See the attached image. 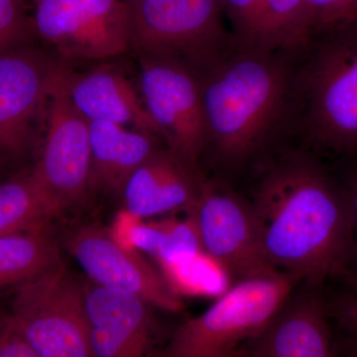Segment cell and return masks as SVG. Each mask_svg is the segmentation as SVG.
Listing matches in <instances>:
<instances>
[{"label": "cell", "mask_w": 357, "mask_h": 357, "mask_svg": "<svg viewBox=\"0 0 357 357\" xmlns=\"http://www.w3.org/2000/svg\"><path fill=\"white\" fill-rule=\"evenodd\" d=\"M263 250L277 271L318 290L349 272L351 220L342 181L309 153L284 155L252 201Z\"/></svg>", "instance_id": "6da1fadb"}, {"label": "cell", "mask_w": 357, "mask_h": 357, "mask_svg": "<svg viewBox=\"0 0 357 357\" xmlns=\"http://www.w3.org/2000/svg\"><path fill=\"white\" fill-rule=\"evenodd\" d=\"M279 55L236 49L201 77L208 146L225 165L255 156L285 112L292 72Z\"/></svg>", "instance_id": "7a4b0ae2"}, {"label": "cell", "mask_w": 357, "mask_h": 357, "mask_svg": "<svg viewBox=\"0 0 357 357\" xmlns=\"http://www.w3.org/2000/svg\"><path fill=\"white\" fill-rule=\"evenodd\" d=\"M312 39L292 86L302 105L310 143L345 157L357 156V23L349 22ZM316 37V36H314Z\"/></svg>", "instance_id": "3957f363"}, {"label": "cell", "mask_w": 357, "mask_h": 357, "mask_svg": "<svg viewBox=\"0 0 357 357\" xmlns=\"http://www.w3.org/2000/svg\"><path fill=\"white\" fill-rule=\"evenodd\" d=\"M296 283L282 272L236 282L206 311L177 326L152 357H246Z\"/></svg>", "instance_id": "277c9868"}, {"label": "cell", "mask_w": 357, "mask_h": 357, "mask_svg": "<svg viewBox=\"0 0 357 357\" xmlns=\"http://www.w3.org/2000/svg\"><path fill=\"white\" fill-rule=\"evenodd\" d=\"M129 49L180 63L199 76L236 50L220 0H126Z\"/></svg>", "instance_id": "5b68a950"}, {"label": "cell", "mask_w": 357, "mask_h": 357, "mask_svg": "<svg viewBox=\"0 0 357 357\" xmlns=\"http://www.w3.org/2000/svg\"><path fill=\"white\" fill-rule=\"evenodd\" d=\"M9 317L40 357H91L83 284L62 261L16 288Z\"/></svg>", "instance_id": "8992f818"}, {"label": "cell", "mask_w": 357, "mask_h": 357, "mask_svg": "<svg viewBox=\"0 0 357 357\" xmlns=\"http://www.w3.org/2000/svg\"><path fill=\"white\" fill-rule=\"evenodd\" d=\"M35 34L62 61L105 60L129 49L126 0H32Z\"/></svg>", "instance_id": "52a82bcc"}, {"label": "cell", "mask_w": 357, "mask_h": 357, "mask_svg": "<svg viewBox=\"0 0 357 357\" xmlns=\"http://www.w3.org/2000/svg\"><path fill=\"white\" fill-rule=\"evenodd\" d=\"M139 58L140 95L166 147L195 167L208 146L201 76L174 61Z\"/></svg>", "instance_id": "ba28073f"}, {"label": "cell", "mask_w": 357, "mask_h": 357, "mask_svg": "<svg viewBox=\"0 0 357 357\" xmlns=\"http://www.w3.org/2000/svg\"><path fill=\"white\" fill-rule=\"evenodd\" d=\"M189 211L196 220L204 252L227 272L232 283L279 272L263 250L250 202L222 185L206 182Z\"/></svg>", "instance_id": "9c48e42d"}, {"label": "cell", "mask_w": 357, "mask_h": 357, "mask_svg": "<svg viewBox=\"0 0 357 357\" xmlns=\"http://www.w3.org/2000/svg\"><path fill=\"white\" fill-rule=\"evenodd\" d=\"M59 73L49 98L48 128L43 151L33 169L60 215L84 203L91 192V137L89 121L79 114Z\"/></svg>", "instance_id": "30bf717a"}, {"label": "cell", "mask_w": 357, "mask_h": 357, "mask_svg": "<svg viewBox=\"0 0 357 357\" xmlns=\"http://www.w3.org/2000/svg\"><path fill=\"white\" fill-rule=\"evenodd\" d=\"M68 248L93 283L132 294L163 311L178 312L184 307L161 270L139 250L121 243L112 229L84 225L73 232Z\"/></svg>", "instance_id": "8fae6325"}, {"label": "cell", "mask_w": 357, "mask_h": 357, "mask_svg": "<svg viewBox=\"0 0 357 357\" xmlns=\"http://www.w3.org/2000/svg\"><path fill=\"white\" fill-rule=\"evenodd\" d=\"M64 61L20 47L0 56V152L24 153L33 122L50 98Z\"/></svg>", "instance_id": "7c38bea8"}, {"label": "cell", "mask_w": 357, "mask_h": 357, "mask_svg": "<svg viewBox=\"0 0 357 357\" xmlns=\"http://www.w3.org/2000/svg\"><path fill=\"white\" fill-rule=\"evenodd\" d=\"M91 357H152L151 307L132 294L83 283Z\"/></svg>", "instance_id": "4fadbf2b"}, {"label": "cell", "mask_w": 357, "mask_h": 357, "mask_svg": "<svg viewBox=\"0 0 357 357\" xmlns=\"http://www.w3.org/2000/svg\"><path fill=\"white\" fill-rule=\"evenodd\" d=\"M199 167L168 148H158L129 177L121 198L123 211L138 220L191 210L204 184Z\"/></svg>", "instance_id": "5bb4252c"}, {"label": "cell", "mask_w": 357, "mask_h": 357, "mask_svg": "<svg viewBox=\"0 0 357 357\" xmlns=\"http://www.w3.org/2000/svg\"><path fill=\"white\" fill-rule=\"evenodd\" d=\"M328 300L291 296L249 347L246 357H340Z\"/></svg>", "instance_id": "9a60e30c"}, {"label": "cell", "mask_w": 357, "mask_h": 357, "mask_svg": "<svg viewBox=\"0 0 357 357\" xmlns=\"http://www.w3.org/2000/svg\"><path fill=\"white\" fill-rule=\"evenodd\" d=\"M64 84L70 102L89 122L109 121L131 126L161 139L142 98L119 70L102 66L74 74L68 68Z\"/></svg>", "instance_id": "2e32d148"}, {"label": "cell", "mask_w": 357, "mask_h": 357, "mask_svg": "<svg viewBox=\"0 0 357 357\" xmlns=\"http://www.w3.org/2000/svg\"><path fill=\"white\" fill-rule=\"evenodd\" d=\"M91 192L121 197L134 171L158 149L156 136L109 121H91Z\"/></svg>", "instance_id": "e0dca14e"}, {"label": "cell", "mask_w": 357, "mask_h": 357, "mask_svg": "<svg viewBox=\"0 0 357 357\" xmlns=\"http://www.w3.org/2000/svg\"><path fill=\"white\" fill-rule=\"evenodd\" d=\"M58 215L60 213L34 170L0 183V236L47 229Z\"/></svg>", "instance_id": "ac0fdd59"}, {"label": "cell", "mask_w": 357, "mask_h": 357, "mask_svg": "<svg viewBox=\"0 0 357 357\" xmlns=\"http://www.w3.org/2000/svg\"><path fill=\"white\" fill-rule=\"evenodd\" d=\"M61 262L47 229L0 236V290L18 288Z\"/></svg>", "instance_id": "d6986e66"}, {"label": "cell", "mask_w": 357, "mask_h": 357, "mask_svg": "<svg viewBox=\"0 0 357 357\" xmlns=\"http://www.w3.org/2000/svg\"><path fill=\"white\" fill-rule=\"evenodd\" d=\"M132 248L153 256L159 262L178 261L204 252L196 220L191 211L187 218L136 220L128 231Z\"/></svg>", "instance_id": "ffe728a7"}, {"label": "cell", "mask_w": 357, "mask_h": 357, "mask_svg": "<svg viewBox=\"0 0 357 357\" xmlns=\"http://www.w3.org/2000/svg\"><path fill=\"white\" fill-rule=\"evenodd\" d=\"M272 50L305 52L314 37L305 0H262Z\"/></svg>", "instance_id": "44dd1931"}, {"label": "cell", "mask_w": 357, "mask_h": 357, "mask_svg": "<svg viewBox=\"0 0 357 357\" xmlns=\"http://www.w3.org/2000/svg\"><path fill=\"white\" fill-rule=\"evenodd\" d=\"M169 285L177 295L220 297L231 287L227 272L204 252L159 264Z\"/></svg>", "instance_id": "7402d4cb"}, {"label": "cell", "mask_w": 357, "mask_h": 357, "mask_svg": "<svg viewBox=\"0 0 357 357\" xmlns=\"http://www.w3.org/2000/svg\"><path fill=\"white\" fill-rule=\"evenodd\" d=\"M237 50H272L262 0H220Z\"/></svg>", "instance_id": "603a6c76"}, {"label": "cell", "mask_w": 357, "mask_h": 357, "mask_svg": "<svg viewBox=\"0 0 357 357\" xmlns=\"http://www.w3.org/2000/svg\"><path fill=\"white\" fill-rule=\"evenodd\" d=\"M34 36L32 17L25 13L23 2L0 0V56L26 46Z\"/></svg>", "instance_id": "cb8c5ba5"}, {"label": "cell", "mask_w": 357, "mask_h": 357, "mask_svg": "<svg viewBox=\"0 0 357 357\" xmlns=\"http://www.w3.org/2000/svg\"><path fill=\"white\" fill-rule=\"evenodd\" d=\"M311 16L314 36L337 26L351 17L356 0H305Z\"/></svg>", "instance_id": "d4e9b609"}, {"label": "cell", "mask_w": 357, "mask_h": 357, "mask_svg": "<svg viewBox=\"0 0 357 357\" xmlns=\"http://www.w3.org/2000/svg\"><path fill=\"white\" fill-rule=\"evenodd\" d=\"M326 300L333 321L344 333L357 337V293L347 290Z\"/></svg>", "instance_id": "484cf974"}, {"label": "cell", "mask_w": 357, "mask_h": 357, "mask_svg": "<svg viewBox=\"0 0 357 357\" xmlns=\"http://www.w3.org/2000/svg\"><path fill=\"white\" fill-rule=\"evenodd\" d=\"M354 158L356 159V161L347 169L342 180L347 202H349L351 220V253H349V272L345 277L357 276V156Z\"/></svg>", "instance_id": "4316f807"}, {"label": "cell", "mask_w": 357, "mask_h": 357, "mask_svg": "<svg viewBox=\"0 0 357 357\" xmlns=\"http://www.w3.org/2000/svg\"><path fill=\"white\" fill-rule=\"evenodd\" d=\"M0 357H40L21 337L11 321L10 328L0 345Z\"/></svg>", "instance_id": "83f0119b"}, {"label": "cell", "mask_w": 357, "mask_h": 357, "mask_svg": "<svg viewBox=\"0 0 357 357\" xmlns=\"http://www.w3.org/2000/svg\"><path fill=\"white\" fill-rule=\"evenodd\" d=\"M340 357H357V337L344 333V337L337 340Z\"/></svg>", "instance_id": "f1b7e54d"}, {"label": "cell", "mask_w": 357, "mask_h": 357, "mask_svg": "<svg viewBox=\"0 0 357 357\" xmlns=\"http://www.w3.org/2000/svg\"><path fill=\"white\" fill-rule=\"evenodd\" d=\"M11 326V319L9 314L4 316L0 312V345L3 342L4 337H6V333H8L9 328Z\"/></svg>", "instance_id": "f546056e"}, {"label": "cell", "mask_w": 357, "mask_h": 357, "mask_svg": "<svg viewBox=\"0 0 357 357\" xmlns=\"http://www.w3.org/2000/svg\"><path fill=\"white\" fill-rule=\"evenodd\" d=\"M347 287V290L357 293V276H347L342 280Z\"/></svg>", "instance_id": "4dcf8cb0"}, {"label": "cell", "mask_w": 357, "mask_h": 357, "mask_svg": "<svg viewBox=\"0 0 357 357\" xmlns=\"http://www.w3.org/2000/svg\"><path fill=\"white\" fill-rule=\"evenodd\" d=\"M349 22H356L357 23V0L356 1V4H354V10H352V13L351 17H349Z\"/></svg>", "instance_id": "1f68e13d"}, {"label": "cell", "mask_w": 357, "mask_h": 357, "mask_svg": "<svg viewBox=\"0 0 357 357\" xmlns=\"http://www.w3.org/2000/svg\"><path fill=\"white\" fill-rule=\"evenodd\" d=\"M18 1L24 2V0H18Z\"/></svg>", "instance_id": "d6a6232c"}]
</instances>
